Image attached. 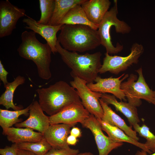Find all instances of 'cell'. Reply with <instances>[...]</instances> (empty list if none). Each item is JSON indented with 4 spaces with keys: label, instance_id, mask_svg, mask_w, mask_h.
Returning <instances> with one entry per match:
<instances>
[{
    "label": "cell",
    "instance_id": "cell-1",
    "mask_svg": "<svg viewBox=\"0 0 155 155\" xmlns=\"http://www.w3.org/2000/svg\"><path fill=\"white\" fill-rule=\"evenodd\" d=\"M36 34L32 31L23 32L21 35L22 42L17 51L21 57L34 63L40 78L48 80L52 76L50 68L51 49L47 42L43 44L40 42Z\"/></svg>",
    "mask_w": 155,
    "mask_h": 155
},
{
    "label": "cell",
    "instance_id": "cell-2",
    "mask_svg": "<svg viewBox=\"0 0 155 155\" xmlns=\"http://www.w3.org/2000/svg\"><path fill=\"white\" fill-rule=\"evenodd\" d=\"M57 40L69 51L83 52L94 50L101 45L97 30L81 24H64Z\"/></svg>",
    "mask_w": 155,
    "mask_h": 155
},
{
    "label": "cell",
    "instance_id": "cell-3",
    "mask_svg": "<svg viewBox=\"0 0 155 155\" xmlns=\"http://www.w3.org/2000/svg\"><path fill=\"white\" fill-rule=\"evenodd\" d=\"M56 48L63 61L71 69L70 74L73 77H77L87 83H94L102 65L100 52L82 54L70 52L63 48L58 40Z\"/></svg>",
    "mask_w": 155,
    "mask_h": 155
},
{
    "label": "cell",
    "instance_id": "cell-4",
    "mask_svg": "<svg viewBox=\"0 0 155 155\" xmlns=\"http://www.w3.org/2000/svg\"><path fill=\"white\" fill-rule=\"evenodd\" d=\"M37 91L40 105L50 116L72 103L81 102L77 90L63 81L57 82L47 88L38 89Z\"/></svg>",
    "mask_w": 155,
    "mask_h": 155
},
{
    "label": "cell",
    "instance_id": "cell-5",
    "mask_svg": "<svg viewBox=\"0 0 155 155\" xmlns=\"http://www.w3.org/2000/svg\"><path fill=\"white\" fill-rule=\"evenodd\" d=\"M117 1L114 0L113 6L106 13L98 28L101 45L106 49L109 54H115L120 52L123 49V45L118 42L114 46L111 41L110 30L113 26L117 33L126 34L129 33L131 28L127 23L117 18L118 13Z\"/></svg>",
    "mask_w": 155,
    "mask_h": 155
},
{
    "label": "cell",
    "instance_id": "cell-6",
    "mask_svg": "<svg viewBox=\"0 0 155 155\" xmlns=\"http://www.w3.org/2000/svg\"><path fill=\"white\" fill-rule=\"evenodd\" d=\"M139 75L131 74L127 80L121 83V88L123 90L128 102L135 106L141 104V99L155 105L154 91L151 89L143 76L142 67L135 70Z\"/></svg>",
    "mask_w": 155,
    "mask_h": 155
},
{
    "label": "cell",
    "instance_id": "cell-7",
    "mask_svg": "<svg viewBox=\"0 0 155 155\" xmlns=\"http://www.w3.org/2000/svg\"><path fill=\"white\" fill-rule=\"evenodd\" d=\"M144 51L142 45L135 43L132 46L130 53L126 56H111L106 52L99 73L102 74L108 71L118 74L127 69L133 64L137 63Z\"/></svg>",
    "mask_w": 155,
    "mask_h": 155
},
{
    "label": "cell",
    "instance_id": "cell-8",
    "mask_svg": "<svg viewBox=\"0 0 155 155\" xmlns=\"http://www.w3.org/2000/svg\"><path fill=\"white\" fill-rule=\"evenodd\" d=\"M73 78V80L70 82V85L76 89L84 107L98 119L101 120L103 111L99 99L102 93L91 90L84 80L77 77Z\"/></svg>",
    "mask_w": 155,
    "mask_h": 155
},
{
    "label": "cell",
    "instance_id": "cell-9",
    "mask_svg": "<svg viewBox=\"0 0 155 155\" xmlns=\"http://www.w3.org/2000/svg\"><path fill=\"white\" fill-rule=\"evenodd\" d=\"M26 11L12 4L8 0L0 1V38L11 35L17 22L26 15Z\"/></svg>",
    "mask_w": 155,
    "mask_h": 155
},
{
    "label": "cell",
    "instance_id": "cell-10",
    "mask_svg": "<svg viewBox=\"0 0 155 155\" xmlns=\"http://www.w3.org/2000/svg\"><path fill=\"white\" fill-rule=\"evenodd\" d=\"M80 123L83 127L89 129L92 133L99 155H108L113 150L123 144L122 142H115L105 135L102 132L99 122L92 115L90 114L88 118Z\"/></svg>",
    "mask_w": 155,
    "mask_h": 155
},
{
    "label": "cell",
    "instance_id": "cell-11",
    "mask_svg": "<svg viewBox=\"0 0 155 155\" xmlns=\"http://www.w3.org/2000/svg\"><path fill=\"white\" fill-rule=\"evenodd\" d=\"M90 114L82 102L72 103L57 114L49 116L50 124L63 123L73 127L88 118Z\"/></svg>",
    "mask_w": 155,
    "mask_h": 155
},
{
    "label": "cell",
    "instance_id": "cell-12",
    "mask_svg": "<svg viewBox=\"0 0 155 155\" xmlns=\"http://www.w3.org/2000/svg\"><path fill=\"white\" fill-rule=\"evenodd\" d=\"M125 73L117 78L112 76L108 78H103L98 76L95 79V83H87V85L92 91L101 93H111L121 101H125V95L123 90L121 89V84L122 82L128 77V74Z\"/></svg>",
    "mask_w": 155,
    "mask_h": 155
},
{
    "label": "cell",
    "instance_id": "cell-13",
    "mask_svg": "<svg viewBox=\"0 0 155 155\" xmlns=\"http://www.w3.org/2000/svg\"><path fill=\"white\" fill-rule=\"evenodd\" d=\"M37 100L31 103L28 118L24 121L15 125L17 128H28L42 133L50 125L49 117L46 115Z\"/></svg>",
    "mask_w": 155,
    "mask_h": 155
},
{
    "label": "cell",
    "instance_id": "cell-14",
    "mask_svg": "<svg viewBox=\"0 0 155 155\" xmlns=\"http://www.w3.org/2000/svg\"><path fill=\"white\" fill-rule=\"evenodd\" d=\"M22 21L27 25L25 28L31 30L36 33L40 35L45 39L49 44L51 49L52 53L54 54L57 53L56 48L57 41V34L59 30H61L63 25L51 26L41 24L28 16L24 19Z\"/></svg>",
    "mask_w": 155,
    "mask_h": 155
},
{
    "label": "cell",
    "instance_id": "cell-15",
    "mask_svg": "<svg viewBox=\"0 0 155 155\" xmlns=\"http://www.w3.org/2000/svg\"><path fill=\"white\" fill-rule=\"evenodd\" d=\"M72 127L63 123L50 124L43 134V137L53 148H69L67 139Z\"/></svg>",
    "mask_w": 155,
    "mask_h": 155
},
{
    "label": "cell",
    "instance_id": "cell-16",
    "mask_svg": "<svg viewBox=\"0 0 155 155\" xmlns=\"http://www.w3.org/2000/svg\"><path fill=\"white\" fill-rule=\"evenodd\" d=\"M111 4L109 0H85L81 5L89 20L98 26Z\"/></svg>",
    "mask_w": 155,
    "mask_h": 155
},
{
    "label": "cell",
    "instance_id": "cell-17",
    "mask_svg": "<svg viewBox=\"0 0 155 155\" xmlns=\"http://www.w3.org/2000/svg\"><path fill=\"white\" fill-rule=\"evenodd\" d=\"M2 134L7 136L8 141L13 144L36 142L43 138V134L28 128L9 127L3 129Z\"/></svg>",
    "mask_w": 155,
    "mask_h": 155
},
{
    "label": "cell",
    "instance_id": "cell-18",
    "mask_svg": "<svg viewBox=\"0 0 155 155\" xmlns=\"http://www.w3.org/2000/svg\"><path fill=\"white\" fill-rule=\"evenodd\" d=\"M99 101L103 111L101 120L110 125L118 127L128 135L138 141L139 138L137 136L136 132L132 129V127L128 126L124 120L116 114L102 99L100 98Z\"/></svg>",
    "mask_w": 155,
    "mask_h": 155
},
{
    "label": "cell",
    "instance_id": "cell-19",
    "mask_svg": "<svg viewBox=\"0 0 155 155\" xmlns=\"http://www.w3.org/2000/svg\"><path fill=\"white\" fill-rule=\"evenodd\" d=\"M101 98L107 104L113 105L117 111L122 113L132 125L140 122L136 107L129 102L118 101L114 95L102 93Z\"/></svg>",
    "mask_w": 155,
    "mask_h": 155
},
{
    "label": "cell",
    "instance_id": "cell-20",
    "mask_svg": "<svg viewBox=\"0 0 155 155\" xmlns=\"http://www.w3.org/2000/svg\"><path fill=\"white\" fill-rule=\"evenodd\" d=\"M98 120L100 123L102 130L106 132L108 136L113 141L118 142H128L141 148L142 150L150 154H152V152L147 149L144 144L139 142L130 137L118 127L110 125L101 120Z\"/></svg>",
    "mask_w": 155,
    "mask_h": 155
},
{
    "label": "cell",
    "instance_id": "cell-21",
    "mask_svg": "<svg viewBox=\"0 0 155 155\" xmlns=\"http://www.w3.org/2000/svg\"><path fill=\"white\" fill-rule=\"evenodd\" d=\"M60 24H81L89 26L97 30L98 26L91 22L81 5H76L71 8L63 18Z\"/></svg>",
    "mask_w": 155,
    "mask_h": 155
},
{
    "label": "cell",
    "instance_id": "cell-22",
    "mask_svg": "<svg viewBox=\"0 0 155 155\" xmlns=\"http://www.w3.org/2000/svg\"><path fill=\"white\" fill-rule=\"evenodd\" d=\"M25 81V78L20 75L18 76L13 81L8 82L4 87L5 92L0 97V104L4 106L7 109L11 108L14 111L23 109V107L16 106L13 102V96L16 88Z\"/></svg>",
    "mask_w": 155,
    "mask_h": 155
},
{
    "label": "cell",
    "instance_id": "cell-23",
    "mask_svg": "<svg viewBox=\"0 0 155 155\" xmlns=\"http://www.w3.org/2000/svg\"><path fill=\"white\" fill-rule=\"evenodd\" d=\"M55 4L53 13L49 24L57 26L69 10L77 5H81L85 0H55Z\"/></svg>",
    "mask_w": 155,
    "mask_h": 155
},
{
    "label": "cell",
    "instance_id": "cell-24",
    "mask_svg": "<svg viewBox=\"0 0 155 155\" xmlns=\"http://www.w3.org/2000/svg\"><path fill=\"white\" fill-rule=\"evenodd\" d=\"M31 104L26 108L19 110L11 111L7 109H0V125L2 128L11 127L13 125L22 121L19 119L22 115L27 116L29 114Z\"/></svg>",
    "mask_w": 155,
    "mask_h": 155
},
{
    "label": "cell",
    "instance_id": "cell-25",
    "mask_svg": "<svg viewBox=\"0 0 155 155\" xmlns=\"http://www.w3.org/2000/svg\"><path fill=\"white\" fill-rule=\"evenodd\" d=\"M16 144L18 149L31 152L36 155H44L52 148L44 137L38 142H26Z\"/></svg>",
    "mask_w": 155,
    "mask_h": 155
},
{
    "label": "cell",
    "instance_id": "cell-26",
    "mask_svg": "<svg viewBox=\"0 0 155 155\" xmlns=\"http://www.w3.org/2000/svg\"><path fill=\"white\" fill-rule=\"evenodd\" d=\"M40 8L41 12L40 19L38 23L49 25L54 11L55 0H39Z\"/></svg>",
    "mask_w": 155,
    "mask_h": 155
},
{
    "label": "cell",
    "instance_id": "cell-27",
    "mask_svg": "<svg viewBox=\"0 0 155 155\" xmlns=\"http://www.w3.org/2000/svg\"><path fill=\"white\" fill-rule=\"evenodd\" d=\"M135 131L137 132L140 136L146 139L144 143L148 150L154 153L155 152V135L150 130L149 128L145 124L140 126L138 124L133 126Z\"/></svg>",
    "mask_w": 155,
    "mask_h": 155
},
{
    "label": "cell",
    "instance_id": "cell-28",
    "mask_svg": "<svg viewBox=\"0 0 155 155\" xmlns=\"http://www.w3.org/2000/svg\"><path fill=\"white\" fill-rule=\"evenodd\" d=\"M78 149L52 148L44 155H74L79 153Z\"/></svg>",
    "mask_w": 155,
    "mask_h": 155
},
{
    "label": "cell",
    "instance_id": "cell-29",
    "mask_svg": "<svg viewBox=\"0 0 155 155\" xmlns=\"http://www.w3.org/2000/svg\"><path fill=\"white\" fill-rule=\"evenodd\" d=\"M18 148L16 144L13 143L10 146H6L3 148L0 149L1 155H17Z\"/></svg>",
    "mask_w": 155,
    "mask_h": 155
},
{
    "label": "cell",
    "instance_id": "cell-30",
    "mask_svg": "<svg viewBox=\"0 0 155 155\" xmlns=\"http://www.w3.org/2000/svg\"><path fill=\"white\" fill-rule=\"evenodd\" d=\"M8 74V72L5 69L1 61L0 60V79L3 82L4 86L9 82L7 80V75Z\"/></svg>",
    "mask_w": 155,
    "mask_h": 155
},
{
    "label": "cell",
    "instance_id": "cell-31",
    "mask_svg": "<svg viewBox=\"0 0 155 155\" xmlns=\"http://www.w3.org/2000/svg\"><path fill=\"white\" fill-rule=\"evenodd\" d=\"M70 134L76 138L80 137L82 136V132L80 129L76 127H73L70 130Z\"/></svg>",
    "mask_w": 155,
    "mask_h": 155
},
{
    "label": "cell",
    "instance_id": "cell-32",
    "mask_svg": "<svg viewBox=\"0 0 155 155\" xmlns=\"http://www.w3.org/2000/svg\"><path fill=\"white\" fill-rule=\"evenodd\" d=\"M77 141V138L70 135H68L67 139V143L69 145H75Z\"/></svg>",
    "mask_w": 155,
    "mask_h": 155
},
{
    "label": "cell",
    "instance_id": "cell-33",
    "mask_svg": "<svg viewBox=\"0 0 155 155\" xmlns=\"http://www.w3.org/2000/svg\"><path fill=\"white\" fill-rule=\"evenodd\" d=\"M17 155H36L33 152L24 150L18 149Z\"/></svg>",
    "mask_w": 155,
    "mask_h": 155
},
{
    "label": "cell",
    "instance_id": "cell-34",
    "mask_svg": "<svg viewBox=\"0 0 155 155\" xmlns=\"http://www.w3.org/2000/svg\"><path fill=\"white\" fill-rule=\"evenodd\" d=\"M135 155H155V152L153 154L148 155L147 152L143 150L141 151H138L136 153Z\"/></svg>",
    "mask_w": 155,
    "mask_h": 155
},
{
    "label": "cell",
    "instance_id": "cell-35",
    "mask_svg": "<svg viewBox=\"0 0 155 155\" xmlns=\"http://www.w3.org/2000/svg\"><path fill=\"white\" fill-rule=\"evenodd\" d=\"M74 155H94V154L90 152H87L83 153H78Z\"/></svg>",
    "mask_w": 155,
    "mask_h": 155
},
{
    "label": "cell",
    "instance_id": "cell-36",
    "mask_svg": "<svg viewBox=\"0 0 155 155\" xmlns=\"http://www.w3.org/2000/svg\"><path fill=\"white\" fill-rule=\"evenodd\" d=\"M154 91V93H155V91Z\"/></svg>",
    "mask_w": 155,
    "mask_h": 155
}]
</instances>
